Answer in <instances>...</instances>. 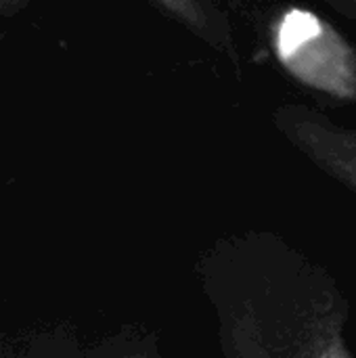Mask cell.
I'll use <instances>...</instances> for the list:
<instances>
[{"label":"cell","instance_id":"cell-1","mask_svg":"<svg viewBox=\"0 0 356 358\" xmlns=\"http://www.w3.org/2000/svg\"><path fill=\"white\" fill-rule=\"evenodd\" d=\"M319 31H321V23L317 21L315 15L302 13V10L290 13L281 25V34H279V48H281L283 57H290L304 42H311L313 38H317Z\"/></svg>","mask_w":356,"mask_h":358},{"label":"cell","instance_id":"cell-2","mask_svg":"<svg viewBox=\"0 0 356 358\" xmlns=\"http://www.w3.org/2000/svg\"><path fill=\"white\" fill-rule=\"evenodd\" d=\"M23 4H17V2H0V15L2 13H15V10H19Z\"/></svg>","mask_w":356,"mask_h":358}]
</instances>
